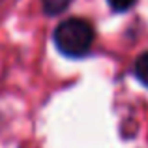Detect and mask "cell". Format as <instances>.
Instances as JSON below:
<instances>
[{
	"mask_svg": "<svg viewBox=\"0 0 148 148\" xmlns=\"http://www.w3.org/2000/svg\"><path fill=\"white\" fill-rule=\"evenodd\" d=\"M94 43V28L84 19H66L54 30V45L64 56L81 58Z\"/></svg>",
	"mask_w": 148,
	"mask_h": 148,
	"instance_id": "obj_1",
	"label": "cell"
},
{
	"mask_svg": "<svg viewBox=\"0 0 148 148\" xmlns=\"http://www.w3.org/2000/svg\"><path fill=\"white\" fill-rule=\"evenodd\" d=\"M135 77L148 88V53H143L135 62Z\"/></svg>",
	"mask_w": 148,
	"mask_h": 148,
	"instance_id": "obj_2",
	"label": "cell"
},
{
	"mask_svg": "<svg viewBox=\"0 0 148 148\" xmlns=\"http://www.w3.org/2000/svg\"><path fill=\"white\" fill-rule=\"evenodd\" d=\"M43 4V11L47 15H58L68 8L69 0H41Z\"/></svg>",
	"mask_w": 148,
	"mask_h": 148,
	"instance_id": "obj_3",
	"label": "cell"
},
{
	"mask_svg": "<svg viewBox=\"0 0 148 148\" xmlns=\"http://www.w3.org/2000/svg\"><path fill=\"white\" fill-rule=\"evenodd\" d=\"M107 2L114 11H127L137 0H107Z\"/></svg>",
	"mask_w": 148,
	"mask_h": 148,
	"instance_id": "obj_4",
	"label": "cell"
}]
</instances>
